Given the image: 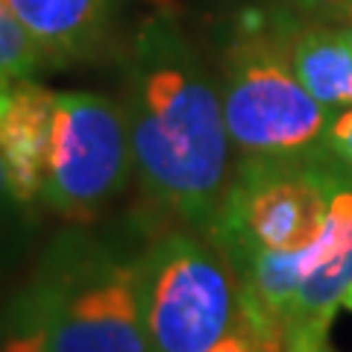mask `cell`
<instances>
[{
  "label": "cell",
  "instance_id": "cell-16",
  "mask_svg": "<svg viewBox=\"0 0 352 352\" xmlns=\"http://www.w3.org/2000/svg\"><path fill=\"white\" fill-rule=\"evenodd\" d=\"M18 206H24V203L15 197L12 182H9V170H6V164H3V156H0V226L9 223V220L15 217V208Z\"/></svg>",
  "mask_w": 352,
  "mask_h": 352
},
{
  "label": "cell",
  "instance_id": "cell-17",
  "mask_svg": "<svg viewBox=\"0 0 352 352\" xmlns=\"http://www.w3.org/2000/svg\"><path fill=\"white\" fill-rule=\"evenodd\" d=\"M285 352H332L329 349V340H296V344H288Z\"/></svg>",
  "mask_w": 352,
  "mask_h": 352
},
{
  "label": "cell",
  "instance_id": "cell-12",
  "mask_svg": "<svg viewBox=\"0 0 352 352\" xmlns=\"http://www.w3.org/2000/svg\"><path fill=\"white\" fill-rule=\"evenodd\" d=\"M3 332H0V352H50L36 326H32L18 308L9 302L3 314Z\"/></svg>",
  "mask_w": 352,
  "mask_h": 352
},
{
  "label": "cell",
  "instance_id": "cell-10",
  "mask_svg": "<svg viewBox=\"0 0 352 352\" xmlns=\"http://www.w3.org/2000/svg\"><path fill=\"white\" fill-rule=\"evenodd\" d=\"M53 106L56 91L36 85V80L15 82L0 112V156L9 170V182L21 203L41 197L47 176Z\"/></svg>",
  "mask_w": 352,
  "mask_h": 352
},
{
  "label": "cell",
  "instance_id": "cell-4",
  "mask_svg": "<svg viewBox=\"0 0 352 352\" xmlns=\"http://www.w3.org/2000/svg\"><path fill=\"white\" fill-rule=\"evenodd\" d=\"M346 176L326 150L308 156H241L208 241L226 264L258 250H302L323 235Z\"/></svg>",
  "mask_w": 352,
  "mask_h": 352
},
{
  "label": "cell",
  "instance_id": "cell-2",
  "mask_svg": "<svg viewBox=\"0 0 352 352\" xmlns=\"http://www.w3.org/2000/svg\"><path fill=\"white\" fill-rule=\"evenodd\" d=\"M12 305L50 352H153L135 267L97 238H56Z\"/></svg>",
  "mask_w": 352,
  "mask_h": 352
},
{
  "label": "cell",
  "instance_id": "cell-3",
  "mask_svg": "<svg viewBox=\"0 0 352 352\" xmlns=\"http://www.w3.org/2000/svg\"><path fill=\"white\" fill-rule=\"evenodd\" d=\"M226 129L241 156H308L323 150L332 115L308 94L270 12H247L220 62Z\"/></svg>",
  "mask_w": 352,
  "mask_h": 352
},
{
  "label": "cell",
  "instance_id": "cell-13",
  "mask_svg": "<svg viewBox=\"0 0 352 352\" xmlns=\"http://www.w3.org/2000/svg\"><path fill=\"white\" fill-rule=\"evenodd\" d=\"M323 150L352 176V106L332 118L326 141H323Z\"/></svg>",
  "mask_w": 352,
  "mask_h": 352
},
{
  "label": "cell",
  "instance_id": "cell-8",
  "mask_svg": "<svg viewBox=\"0 0 352 352\" xmlns=\"http://www.w3.org/2000/svg\"><path fill=\"white\" fill-rule=\"evenodd\" d=\"M335 241L326 261L302 282L285 317V346L296 340H326L338 311H352V176L332 203Z\"/></svg>",
  "mask_w": 352,
  "mask_h": 352
},
{
  "label": "cell",
  "instance_id": "cell-9",
  "mask_svg": "<svg viewBox=\"0 0 352 352\" xmlns=\"http://www.w3.org/2000/svg\"><path fill=\"white\" fill-rule=\"evenodd\" d=\"M50 68L88 62L112 36L118 0H9Z\"/></svg>",
  "mask_w": 352,
  "mask_h": 352
},
{
  "label": "cell",
  "instance_id": "cell-14",
  "mask_svg": "<svg viewBox=\"0 0 352 352\" xmlns=\"http://www.w3.org/2000/svg\"><path fill=\"white\" fill-rule=\"evenodd\" d=\"M208 352H258V344L244 326L235 323L232 332H226Z\"/></svg>",
  "mask_w": 352,
  "mask_h": 352
},
{
  "label": "cell",
  "instance_id": "cell-6",
  "mask_svg": "<svg viewBox=\"0 0 352 352\" xmlns=\"http://www.w3.org/2000/svg\"><path fill=\"white\" fill-rule=\"evenodd\" d=\"M135 170L124 103L94 91H62L41 200L68 220H91L126 188Z\"/></svg>",
  "mask_w": 352,
  "mask_h": 352
},
{
  "label": "cell",
  "instance_id": "cell-19",
  "mask_svg": "<svg viewBox=\"0 0 352 352\" xmlns=\"http://www.w3.org/2000/svg\"><path fill=\"white\" fill-rule=\"evenodd\" d=\"M12 80H6V76H0V112H3V106L9 100V91H12Z\"/></svg>",
  "mask_w": 352,
  "mask_h": 352
},
{
  "label": "cell",
  "instance_id": "cell-5",
  "mask_svg": "<svg viewBox=\"0 0 352 352\" xmlns=\"http://www.w3.org/2000/svg\"><path fill=\"white\" fill-rule=\"evenodd\" d=\"M132 267L153 352H208L235 329L238 285L208 238L164 232Z\"/></svg>",
  "mask_w": 352,
  "mask_h": 352
},
{
  "label": "cell",
  "instance_id": "cell-15",
  "mask_svg": "<svg viewBox=\"0 0 352 352\" xmlns=\"http://www.w3.org/2000/svg\"><path fill=\"white\" fill-rule=\"evenodd\" d=\"M296 6H302V12L323 21H335L344 12H352V0H296Z\"/></svg>",
  "mask_w": 352,
  "mask_h": 352
},
{
  "label": "cell",
  "instance_id": "cell-11",
  "mask_svg": "<svg viewBox=\"0 0 352 352\" xmlns=\"http://www.w3.org/2000/svg\"><path fill=\"white\" fill-rule=\"evenodd\" d=\"M44 68H50V65L44 59L36 38L21 24L12 3L0 0V76H6L12 82H24L36 80Z\"/></svg>",
  "mask_w": 352,
  "mask_h": 352
},
{
  "label": "cell",
  "instance_id": "cell-7",
  "mask_svg": "<svg viewBox=\"0 0 352 352\" xmlns=\"http://www.w3.org/2000/svg\"><path fill=\"white\" fill-rule=\"evenodd\" d=\"M270 21L285 44L300 82L329 115L352 106V44L344 30L317 15L270 9Z\"/></svg>",
  "mask_w": 352,
  "mask_h": 352
},
{
  "label": "cell",
  "instance_id": "cell-1",
  "mask_svg": "<svg viewBox=\"0 0 352 352\" xmlns=\"http://www.w3.org/2000/svg\"><path fill=\"white\" fill-rule=\"evenodd\" d=\"M135 173L150 203L208 238L229 182V138L220 88L168 15L147 18L126 56Z\"/></svg>",
  "mask_w": 352,
  "mask_h": 352
},
{
  "label": "cell",
  "instance_id": "cell-18",
  "mask_svg": "<svg viewBox=\"0 0 352 352\" xmlns=\"http://www.w3.org/2000/svg\"><path fill=\"white\" fill-rule=\"evenodd\" d=\"M332 24H338L340 30H344V36H346V38H349V44H352V12H344L340 18H335Z\"/></svg>",
  "mask_w": 352,
  "mask_h": 352
}]
</instances>
